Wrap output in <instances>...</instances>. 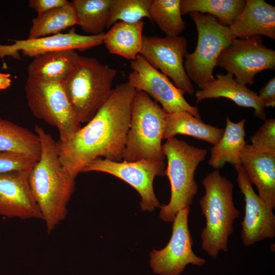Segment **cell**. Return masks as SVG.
I'll return each mask as SVG.
<instances>
[{
	"label": "cell",
	"instance_id": "obj_15",
	"mask_svg": "<svg viewBox=\"0 0 275 275\" xmlns=\"http://www.w3.org/2000/svg\"><path fill=\"white\" fill-rule=\"evenodd\" d=\"M104 33L97 35H82L72 29L66 33H59L43 37L12 40L10 45L0 44V58L11 57L20 59L19 52L24 56L36 57L45 53L63 50L84 51L103 43Z\"/></svg>",
	"mask_w": 275,
	"mask_h": 275
},
{
	"label": "cell",
	"instance_id": "obj_3",
	"mask_svg": "<svg viewBox=\"0 0 275 275\" xmlns=\"http://www.w3.org/2000/svg\"><path fill=\"white\" fill-rule=\"evenodd\" d=\"M202 183L205 193L199 205L206 226L201 233V246L210 257L216 259L221 251H228V239L240 211L233 202V184L218 170L208 174Z\"/></svg>",
	"mask_w": 275,
	"mask_h": 275
},
{
	"label": "cell",
	"instance_id": "obj_10",
	"mask_svg": "<svg viewBox=\"0 0 275 275\" xmlns=\"http://www.w3.org/2000/svg\"><path fill=\"white\" fill-rule=\"evenodd\" d=\"M166 169L164 161L117 162L98 158L88 163L82 172H103L124 181L140 194L142 210L153 211L160 206L154 191L153 181L156 176L164 175Z\"/></svg>",
	"mask_w": 275,
	"mask_h": 275
},
{
	"label": "cell",
	"instance_id": "obj_29",
	"mask_svg": "<svg viewBox=\"0 0 275 275\" xmlns=\"http://www.w3.org/2000/svg\"><path fill=\"white\" fill-rule=\"evenodd\" d=\"M151 0H111L107 28L119 21L136 22L145 17L150 20Z\"/></svg>",
	"mask_w": 275,
	"mask_h": 275
},
{
	"label": "cell",
	"instance_id": "obj_9",
	"mask_svg": "<svg viewBox=\"0 0 275 275\" xmlns=\"http://www.w3.org/2000/svg\"><path fill=\"white\" fill-rule=\"evenodd\" d=\"M190 206L180 209L173 221L171 238L163 249L150 254V266L158 275H181L191 264L202 266L206 260L193 250V239L188 227Z\"/></svg>",
	"mask_w": 275,
	"mask_h": 275
},
{
	"label": "cell",
	"instance_id": "obj_19",
	"mask_svg": "<svg viewBox=\"0 0 275 275\" xmlns=\"http://www.w3.org/2000/svg\"><path fill=\"white\" fill-rule=\"evenodd\" d=\"M195 97L197 102L206 98H228L238 106L253 108L256 117L266 120L265 107L258 94L246 85L238 82L229 73L217 74L215 79L207 86L196 92Z\"/></svg>",
	"mask_w": 275,
	"mask_h": 275
},
{
	"label": "cell",
	"instance_id": "obj_26",
	"mask_svg": "<svg viewBox=\"0 0 275 275\" xmlns=\"http://www.w3.org/2000/svg\"><path fill=\"white\" fill-rule=\"evenodd\" d=\"M245 0H181V15L193 12L214 16L223 25L229 26L243 9Z\"/></svg>",
	"mask_w": 275,
	"mask_h": 275
},
{
	"label": "cell",
	"instance_id": "obj_14",
	"mask_svg": "<svg viewBox=\"0 0 275 275\" xmlns=\"http://www.w3.org/2000/svg\"><path fill=\"white\" fill-rule=\"evenodd\" d=\"M237 182L245 201L244 216L241 222V238L245 246L275 237L273 209L254 191L241 166L234 167Z\"/></svg>",
	"mask_w": 275,
	"mask_h": 275
},
{
	"label": "cell",
	"instance_id": "obj_1",
	"mask_svg": "<svg viewBox=\"0 0 275 275\" xmlns=\"http://www.w3.org/2000/svg\"><path fill=\"white\" fill-rule=\"evenodd\" d=\"M135 91L128 81L120 84L85 126L56 141L60 159L72 177L98 158L123 161Z\"/></svg>",
	"mask_w": 275,
	"mask_h": 275
},
{
	"label": "cell",
	"instance_id": "obj_5",
	"mask_svg": "<svg viewBox=\"0 0 275 275\" xmlns=\"http://www.w3.org/2000/svg\"><path fill=\"white\" fill-rule=\"evenodd\" d=\"M167 115L147 94L135 90L123 161H164L161 142Z\"/></svg>",
	"mask_w": 275,
	"mask_h": 275
},
{
	"label": "cell",
	"instance_id": "obj_6",
	"mask_svg": "<svg viewBox=\"0 0 275 275\" xmlns=\"http://www.w3.org/2000/svg\"><path fill=\"white\" fill-rule=\"evenodd\" d=\"M117 72L95 58L80 57L63 85L81 123L90 121L107 100Z\"/></svg>",
	"mask_w": 275,
	"mask_h": 275
},
{
	"label": "cell",
	"instance_id": "obj_4",
	"mask_svg": "<svg viewBox=\"0 0 275 275\" xmlns=\"http://www.w3.org/2000/svg\"><path fill=\"white\" fill-rule=\"evenodd\" d=\"M162 149L167 159L165 175L170 182L171 198L168 204L160 206L159 217L165 222H172L178 211L190 206L198 193L195 172L207 151L175 137L167 139Z\"/></svg>",
	"mask_w": 275,
	"mask_h": 275
},
{
	"label": "cell",
	"instance_id": "obj_30",
	"mask_svg": "<svg viewBox=\"0 0 275 275\" xmlns=\"http://www.w3.org/2000/svg\"><path fill=\"white\" fill-rule=\"evenodd\" d=\"M251 145L256 151L275 155V119L265 120L264 123L250 138Z\"/></svg>",
	"mask_w": 275,
	"mask_h": 275
},
{
	"label": "cell",
	"instance_id": "obj_8",
	"mask_svg": "<svg viewBox=\"0 0 275 275\" xmlns=\"http://www.w3.org/2000/svg\"><path fill=\"white\" fill-rule=\"evenodd\" d=\"M24 91L33 115L56 127L60 140L68 139L81 126L66 92L63 82L46 81L31 78L26 80Z\"/></svg>",
	"mask_w": 275,
	"mask_h": 275
},
{
	"label": "cell",
	"instance_id": "obj_13",
	"mask_svg": "<svg viewBox=\"0 0 275 275\" xmlns=\"http://www.w3.org/2000/svg\"><path fill=\"white\" fill-rule=\"evenodd\" d=\"M187 40L182 37L143 36L140 54L153 67L171 78L184 94L193 95L194 88L184 67Z\"/></svg>",
	"mask_w": 275,
	"mask_h": 275
},
{
	"label": "cell",
	"instance_id": "obj_22",
	"mask_svg": "<svg viewBox=\"0 0 275 275\" xmlns=\"http://www.w3.org/2000/svg\"><path fill=\"white\" fill-rule=\"evenodd\" d=\"M224 131V129L206 124L186 111H179L167 113L162 140L183 134L214 145L222 138Z\"/></svg>",
	"mask_w": 275,
	"mask_h": 275
},
{
	"label": "cell",
	"instance_id": "obj_17",
	"mask_svg": "<svg viewBox=\"0 0 275 275\" xmlns=\"http://www.w3.org/2000/svg\"><path fill=\"white\" fill-rule=\"evenodd\" d=\"M240 166L259 196L275 208V155L259 152L246 144L240 153Z\"/></svg>",
	"mask_w": 275,
	"mask_h": 275
},
{
	"label": "cell",
	"instance_id": "obj_16",
	"mask_svg": "<svg viewBox=\"0 0 275 275\" xmlns=\"http://www.w3.org/2000/svg\"><path fill=\"white\" fill-rule=\"evenodd\" d=\"M30 171L0 174V215L21 219H41L29 181Z\"/></svg>",
	"mask_w": 275,
	"mask_h": 275
},
{
	"label": "cell",
	"instance_id": "obj_31",
	"mask_svg": "<svg viewBox=\"0 0 275 275\" xmlns=\"http://www.w3.org/2000/svg\"><path fill=\"white\" fill-rule=\"evenodd\" d=\"M37 161L25 155L0 152V174L30 171Z\"/></svg>",
	"mask_w": 275,
	"mask_h": 275
},
{
	"label": "cell",
	"instance_id": "obj_34",
	"mask_svg": "<svg viewBox=\"0 0 275 275\" xmlns=\"http://www.w3.org/2000/svg\"><path fill=\"white\" fill-rule=\"evenodd\" d=\"M11 75L0 72V90H5L11 85Z\"/></svg>",
	"mask_w": 275,
	"mask_h": 275
},
{
	"label": "cell",
	"instance_id": "obj_28",
	"mask_svg": "<svg viewBox=\"0 0 275 275\" xmlns=\"http://www.w3.org/2000/svg\"><path fill=\"white\" fill-rule=\"evenodd\" d=\"M181 0H151L149 8L151 21L154 22L166 37H176L184 31Z\"/></svg>",
	"mask_w": 275,
	"mask_h": 275
},
{
	"label": "cell",
	"instance_id": "obj_12",
	"mask_svg": "<svg viewBox=\"0 0 275 275\" xmlns=\"http://www.w3.org/2000/svg\"><path fill=\"white\" fill-rule=\"evenodd\" d=\"M130 67L132 71L128 76V83L135 90L146 93L158 102L166 113L186 111L200 118L198 107L189 104L184 97V94L141 55L131 61Z\"/></svg>",
	"mask_w": 275,
	"mask_h": 275
},
{
	"label": "cell",
	"instance_id": "obj_18",
	"mask_svg": "<svg viewBox=\"0 0 275 275\" xmlns=\"http://www.w3.org/2000/svg\"><path fill=\"white\" fill-rule=\"evenodd\" d=\"M228 27L235 39L263 35L274 40L275 7L263 0H247Z\"/></svg>",
	"mask_w": 275,
	"mask_h": 275
},
{
	"label": "cell",
	"instance_id": "obj_27",
	"mask_svg": "<svg viewBox=\"0 0 275 275\" xmlns=\"http://www.w3.org/2000/svg\"><path fill=\"white\" fill-rule=\"evenodd\" d=\"M111 0H73L74 7L79 25L90 35L103 33L107 28Z\"/></svg>",
	"mask_w": 275,
	"mask_h": 275
},
{
	"label": "cell",
	"instance_id": "obj_7",
	"mask_svg": "<svg viewBox=\"0 0 275 275\" xmlns=\"http://www.w3.org/2000/svg\"><path fill=\"white\" fill-rule=\"evenodd\" d=\"M198 32L196 47L185 56L184 67L190 79L203 89L215 79L213 74L218 57L235 39L228 26L221 24L214 16L190 13Z\"/></svg>",
	"mask_w": 275,
	"mask_h": 275
},
{
	"label": "cell",
	"instance_id": "obj_24",
	"mask_svg": "<svg viewBox=\"0 0 275 275\" xmlns=\"http://www.w3.org/2000/svg\"><path fill=\"white\" fill-rule=\"evenodd\" d=\"M0 152L23 154L38 160L41 154L40 140L28 128L0 118Z\"/></svg>",
	"mask_w": 275,
	"mask_h": 275
},
{
	"label": "cell",
	"instance_id": "obj_33",
	"mask_svg": "<svg viewBox=\"0 0 275 275\" xmlns=\"http://www.w3.org/2000/svg\"><path fill=\"white\" fill-rule=\"evenodd\" d=\"M258 97L264 107L275 106V77L270 79L266 84L262 88Z\"/></svg>",
	"mask_w": 275,
	"mask_h": 275
},
{
	"label": "cell",
	"instance_id": "obj_20",
	"mask_svg": "<svg viewBox=\"0 0 275 275\" xmlns=\"http://www.w3.org/2000/svg\"><path fill=\"white\" fill-rule=\"evenodd\" d=\"M80 56L74 50H63L34 57L28 67L29 78L64 82L76 65Z\"/></svg>",
	"mask_w": 275,
	"mask_h": 275
},
{
	"label": "cell",
	"instance_id": "obj_25",
	"mask_svg": "<svg viewBox=\"0 0 275 275\" xmlns=\"http://www.w3.org/2000/svg\"><path fill=\"white\" fill-rule=\"evenodd\" d=\"M77 25V20L71 2L45 13L32 20L28 38L34 39L61 33L66 29Z\"/></svg>",
	"mask_w": 275,
	"mask_h": 275
},
{
	"label": "cell",
	"instance_id": "obj_21",
	"mask_svg": "<svg viewBox=\"0 0 275 275\" xmlns=\"http://www.w3.org/2000/svg\"><path fill=\"white\" fill-rule=\"evenodd\" d=\"M245 120L237 123L226 117V126L219 141L211 148L209 164L219 169L228 162L234 167L240 166V153L246 144L245 141Z\"/></svg>",
	"mask_w": 275,
	"mask_h": 275
},
{
	"label": "cell",
	"instance_id": "obj_2",
	"mask_svg": "<svg viewBox=\"0 0 275 275\" xmlns=\"http://www.w3.org/2000/svg\"><path fill=\"white\" fill-rule=\"evenodd\" d=\"M35 132L41 144V154L30 171L29 181L34 199L50 233L66 217L67 205L75 188V178L66 171L51 135L38 125Z\"/></svg>",
	"mask_w": 275,
	"mask_h": 275
},
{
	"label": "cell",
	"instance_id": "obj_11",
	"mask_svg": "<svg viewBox=\"0 0 275 275\" xmlns=\"http://www.w3.org/2000/svg\"><path fill=\"white\" fill-rule=\"evenodd\" d=\"M216 66L235 75L240 84L252 85L256 74L274 69L275 51L263 44L261 36L235 38L222 51Z\"/></svg>",
	"mask_w": 275,
	"mask_h": 275
},
{
	"label": "cell",
	"instance_id": "obj_23",
	"mask_svg": "<svg viewBox=\"0 0 275 275\" xmlns=\"http://www.w3.org/2000/svg\"><path fill=\"white\" fill-rule=\"evenodd\" d=\"M143 21H118L104 33L103 43L112 54L134 60L140 54L143 44Z\"/></svg>",
	"mask_w": 275,
	"mask_h": 275
},
{
	"label": "cell",
	"instance_id": "obj_32",
	"mask_svg": "<svg viewBox=\"0 0 275 275\" xmlns=\"http://www.w3.org/2000/svg\"><path fill=\"white\" fill-rule=\"evenodd\" d=\"M69 2L66 0H30L29 1V6L34 9L39 15L64 6Z\"/></svg>",
	"mask_w": 275,
	"mask_h": 275
}]
</instances>
